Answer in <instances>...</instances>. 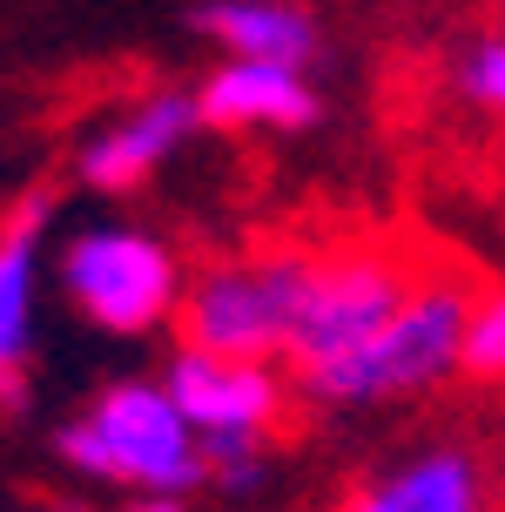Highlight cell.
<instances>
[{
    "label": "cell",
    "mask_w": 505,
    "mask_h": 512,
    "mask_svg": "<svg viewBox=\"0 0 505 512\" xmlns=\"http://www.w3.org/2000/svg\"><path fill=\"white\" fill-rule=\"evenodd\" d=\"M472 304H479V283L465 270H425L418 290L398 304V317L384 324L364 351L324 364V371H303V398L310 405H384V398H418V391H438L445 378H458L465 364V324H472Z\"/></svg>",
    "instance_id": "1"
},
{
    "label": "cell",
    "mask_w": 505,
    "mask_h": 512,
    "mask_svg": "<svg viewBox=\"0 0 505 512\" xmlns=\"http://www.w3.org/2000/svg\"><path fill=\"white\" fill-rule=\"evenodd\" d=\"M54 452L88 479H115V486H135V492H176L182 499V492L209 486L196 425L149 378L108 384L88 418L54 432Z\"/></svg>",
    "instance_id": "2"
},
{
    "label": "cell",
    "mask_w": 505,
    "mask_h": 512,
    "mask_svg": "<svg viewBox=\"0 0 505 512\" xmlns=\"http://www.w3.org/2000/svg\"><path fill=\"white\" fill-rule=\"evenodd\" d=\"M303 290H310V256L303 250H270L250 263H216L182 290L176 331L189 351L236 364H270L290 358V337L303 317Z\"/></svg>",
    "instance_id": "3"
},
{
    "label": "cell",
    "mask_w": 505,
    "mask_h": 512,
    "mask_svg": "<svg viewBox=\"0 0 505 512\" xmlns=\"http://www.w3.org/2000/svg\"><path fill=\"white\" fill-rule=\"evenodd\" d=\"M418 277L425 270H411L398 250H378V243L310 256V290H303V317H297V337H290L297 378L364 351L398 317L404 297L418 290Z\"/></svg>",
    "instance_id": "4"
},
{
    "label": "cell",
    "mask_w": 505,
    "mask_h": 512,
    "mask_svg": "<svg viewBox=\"0 0 505 512\" xmlns=\"http://www.w3.org/2000/svg\"><path fill=\"white\" fill-rule=\"evenodd\" d=\"M61 290L88 324L115 337H142L182 310V270L162 236L135 223H95L61 250Z\"/></svg>",
    "instance_id": "5"
},
{
    "label": "cell",
    "mask_w": 505,
    "mask_h": 512,
    "mask_svg": "<svg viewBox=\"0 0 505 512\" xmlns=\"http://www.w3.org/2000/svg\"><path fill=\"white\" fill-rule=\"evenodd\" d=\"M162 391L196 425V438H216V432L270 438L283 425V378L270 364H236V358H209V351L176 344V358L162 371Z\"/></svg>",
    "instance_id": "6"
},
{
    "label": "cell",
    "mask_w": 505,
    "mask_h": 512,
    "mask_svg": "<svg viewBox=\"0 0 505 512\" xmlns=\"http://www.w3.org/2000/svg\"><path fill=\"white\" fill-rule=\"evenodd\" d=\"M337 512H499V486L472 445H418L371 472Z\"/></svg>",
    "instance_id": "7"
},
{
    "label": "cell",
    "mask_w": 505,
    "mask_h": 512,
    "mask_svg": "<svg viewBox=\"0 0 505 512\" xmlns=\"http://www.w3.org/2000/svg\"><path fill=\"white\" fill-rule=\"evenodd\" d=\"M196 122H202L196 95L155 88V95H142L128 115H115L108 128H95V135L81 142V182H88V189H135L155 162H169V155L189 142Z\"/></svg>",
    "instance_id": "8"
},
{
    "label": "cell",
    "mask_w": 505,
    "mask_h": 512,
    "mask_svg": "<svg viewBox=\"0 0 505 512\" xmlns=\"http://www.w3.org/2000/svg\"><path fill=\"white\" fill-rule=\"evenodd\" d=\"M202 122L216 128H310L317 122V88L303 68L283 61H223L202 81Z\"/></svg>",
    "instance_id": "9"
},
{
    "label": "cell",
    "mask_w": 505,
    "mask_h": 512,
    "mask_svg": "<svg viewBox=\"0 0 505 512\" xmlns=\"http://www.w3.org/2000/svg\"><path fill=\"white\" fill-rule=\"evenodd\" d=\"M54 216V196H27L0 230V405H21V358L34 331V256Z\"/></svg>",
    "instance_id": "10"
},
{
    "label": "cell",
    "mask_w": 505,
    "mask_h": 512,
    "mask_svg": "<svg viewBox=\"0 0 505 512\" xmlns=\"http://www.w3.org/2000/svg\"><path fill=\"white\" fill-rule=\"evenodd\" d=\"M196 27L209 41H223L229 61H283L303 68L317 54V21L290 0H209L196 7Z\"/></svg>",
    "instance_id": "11"
},
{
    "label": "cell",
    "mask_w": 505,
    "mask_h": 512,
    "mask_svg": "<svg viewBox=\"0 0 505 512\" xmlns=\"http://www.w3.org/2000/svg\"><path fill=\"white\" fill-rule=\"evenodd\" d=\"M458 378L505 384V290H479L472 324H465V364H458Z\"/></svg>",
    "instance_id": "12"
},
{
    "label": "cell",
    "mask_w": 505,
    "mask_h": 512,
    "mask_svg": "<svg viewBox=\"0 0 505 512\" xmlns=\"http://www.w3.org/2000/svg\"><path fill=\"white\" fill-rule=\"evenodd\" d=\"M202 465H209V486L223 492H256L270 472V438L256 432H216L202 438Z\"/></svg>",
    "instance_id": "13"
},
{
    "label": "cell",
    "mask_w": 505,
    "mask_h": 512,
    "mask_svg": "<svg viewBox=\"0 0 505 512\" xmlns=\"http://www.w3.org/2000/svg\"><path fill=\"white\" fill-rule=\"evenodd\" d=\"M458 88H465V102L505 115V41H479V48L465 54L458 61Z\"/></svg>",
    "instance_id": "14"
},
{
    "label": "cell",
    "mask_w": 505,
    "mask_h": 512,
    "mask_svg": "<svg viewBox=\"0 0 505 512\" xmlns=\"http://www.w3.org/2000/svg\"><path fill=\"white\" fill-rule=\"evenodd\" d=\"M128 512H182V499H176V492H135Z\"/></svg>",
    "instance_id": "15"
}]
</instances>
